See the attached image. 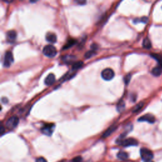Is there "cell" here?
I'll return each mask as SVG.
<instances>
[{
  "label": "cell",
  "instance_id": "6da1fadb",
  "mask_svg": "<svg viewBox=\"0 0 162 162\" xmlns=\"http://www.w3.org/2000/svg\"><path fill=\"white\" fill-rule=\"evenodd\" d=\"M42 53L46 57L49 58H53L57 55V50L54 46L48 44L44 47L43 49H42Z\"/></svg>",
  "mask_w": 162,
  "mask_h": 162
},
{
  "label": "cell",
  "instance_id": "7a4b0ae2",
  "mask_svg": "<svg viewBox=\"0 0 162 162\" xmlns=\"http://www.w3.org/2000/svg\"><path fill=\"white\" fill-rule=\"evenodd\" d=\"M140 156H141V158L145 161H151V160L153 158V152L147 148H143L140 149Z\"/></svg>",
  "mask_w": 162,
  "mask_h": 162
},
{
  "label": "cell",
  "instance_id": "3957f363",
  "mask_svg": "<svg viewBox=\"0 0 162 162\" xmlns=\"http://www.w3.org/2000/svg\"><path fill=\"white\" fill-rule=\"evenodd\" d=\"M14 62V58L13 54L10 51L6 52L4 56L3 59V66L5 67H10L11 64Z\"/></svg>",
  "mask_w": 162,
  "mask_h": 162
},
{
  "label": "cell",
  "instance_id": "277c9868",
  "mask_svg": "<svg viewBox=\"0 0 162 162\" xmlns=\"http://www.w3.org/2000/svg\"><path fill=\"white\" fill-rule=\"evenodd\" d=\"M19 122V119L17 117L13 116L9 118L6 122V127L9 129H14L17 126Z\"/></svg>",
  "mask_w": 162,
  "mask_h": 162
},
{
  "label": "cell",
  "instance_id": "5b68a950",
  "mask_svg": "<svg viewBox=\"0 0 162 162\" xmlns=\"http://www.w3.org/2000/svg\"><path fill=\"white\" fill-rule=\"evenodd\" d=\"M101 77L105 80H112L115 76V73L112 69L108 68V69H104L101 72Z\"/></svg>",
  "mask_w": 162,
  "mask_h": 162
},
{
  "label": "cell",
  "instance_id": "8992f818",
  "mask_svg": "<svg viewBox=\"0 0 162 162\" xmlns=\"http://www.w3.org/2000/svg\"><path fill=\"white\" fill-rule=\"evenodd\" d=\"M119 143H120L122 146L124 147L134 146H138V141L134 138H128L125 139H123L120 140V141L119 142Z\"/></svg>",
  "mask_w": 162,
  "mask_h": 162
},
{
  "label": "cell",
  "instance_id": "52a82bcc",
  "mask_svg": "<svg viewBox=\"0 0 162 162\" xmlns=\"http://www.w3.org/2000/svg\"><path fill=\"white\" fill-rule=\"evenodd\" d=\"M54 129V125L53 123H47L41 128V132L44 134L50 136L53 134Z\"/></svg>",
  "mask_w": 162,
  "mask_h": 162
},
{
  "label": "cell",
  "instance_id": "ba28073f",
  "mask_svg": "<svg viewBox=\"0 0 162 162\" xmlns=\"http://www.w3.org/2000/svg\"><path fill=\"white\" fill-rule=\"evenodd\" d=\"M139 122H147L150 123H153L155 122V117L152 114L148 113L140 117L138 119Z\"/></svg>",
  "mask_w": 162,
  "mask_h": 162
},
{
  "label": "cell",
  "instance_id": "9c48e42d",
  "mask_svg": "<svg viewBox=\"0 0 162 162\" xmlns=\"http://www.w3.org/2000/svg\"><path fill=\"white\" fill-rule=\"evenodd\" d=\"M55 80H56L55 75L53 74H49L46 77L44 80V83L46 86H52V85L54 83Z\"/></svg>",
  "mask_w": 162,
  "mask_h": 162
},
{
  "label": "cell",
  "instance_id": "30bf717a",
  "mask_svg": "<svg viewBox=\"0 0 162 162\" xmlns=\"http://www.w3.org/2000/svg\"><path fill=\"white\" fill-rule=\"evenodd\" d=\"M16 32L15 31H9L6 33V39L7 41L10 42H13L16 40Z\"/></svg>",
  "mask_w": 162,
  "mask_h": 162
},
{
  "label": "cell",
  "instance_id": "8fae6325",
  "mask_svg": "<svg viewBox=\"0 0 162 162\" xmlns=\"http://www.w3.org/2000/svg\"><path fill=\"white\" fill-rule=\"evenodd\" d=\"M46 39L51 43H55L57 41V37L55 34L53 32H48L46 36Z\"/></svg>",
  "mask_w": 162,
  "mask_h": 162
},
{
  "label": "cell",
  "instance_id": "7c38bea8",
  "mask_svg": "<svg viewBox=\"0 0 162 162\" xmlns=\"http://www.w3.org/2000/svg\"><path fill=\"white\" fill-rule=\"evenodd\" d=\"M117 127L116 125H112V126H110L108 128V129L105 132L104 134H103V138H105L108 137V136L112 134L113 133V132L115 130V129H117Z\"/></svg>",
  "mask_w": 162,
  "mask_h": 162
},
{
  "label": "cell",
  "instance_id": "4fadbf2b",
  "mask_svg": "<svg viewBox=\"0 0 162 162\" xmlns=\"http://www.w3.org/2000/svg\"><path fill=\"white\" fill-rule=\"evenodd\" d=\"M151 74L155 77L160 76L162 74L161 67H160V66H158V67L153 68L152 71H151Z\"/></svg>",
  "mask_w": 162,
  "mask_h": 162
},
{
  "label": "cell",
  "instance_id": "5bb4252c",
  "mask_svg": "<svg viewBox=\"0 0 162 162\" xmlns=\"http://www.w3.org/2000/svg\"><path fill=\"white\" fill-rule=\"evenodd\" d=\"M117 157L118 158L121 160H125L129 158V155H128L127 153L125 151H120L118 153Z\"/></svg>",
  "mask_w": 162,
  "mask_h": 162
},
{
  "label": "cell",
  "instance_id": "9a60e30c",
  "mask_svg": "<svg viewBox=\"0 0 162 162\" xmlns=\"http://www.w3.org/2000/svg\"><path fill=\"white\" fill-rule=\"evenodd\" d=\"M151 57L155 59L156 61H158L162 68V54H156V53H152L151 54Z\"/></svg>",
  "mask_w": 162,
  "mask_h": 162
},
{
  "label": "cell",
  "instance_id": "2e32d148",
  "mask_svg": "<svg viewBox=\"0 0 162 162\" xmlns=\"http://www.w3.org/2000/svg\"><path fill=\"white\" fill-rule=\"evenodd\" d=\"M84 65V63L82 61H77L74 63L72 65V70H77L79 69H80Z\"/></svg>",
  "mask_w": 162,
  "mask_h": 162
},
{
  "label": "cell",
  "instance_id": "e0dca14e",
  "mask_svg": "<svg viewBox=\"0 0 162 162\" xmlns=\"http://www.w3.org/2000/svg\"><path fill=\"white\" fill-rule=\"evenodd\" d=\"M143 48L146 49H150L151 48V42L148 38H145L143 42Z\"/></svg>",
  "mask_w": 162,
  "mask_h": 162
},
{
  "label": "cell",
  "instance_id": "ac0fdd59",
  "mask_svg": "<svg viewBox=\"0 0 162 162\" xmlns=\"http://www.w3.org/2000/svg\"><path fill=\"white\" fill-rule=\"evenodd\" d=\"M75 43H76V40L74 39H70L69 40H68L67 43L65 44V46H64L63 49L69 48L70 47L73 46Z\"/></svg>",
  "mask_w": 162,
  "mask_h": 162
},
{
  "label": "cell",
  "instance_id": "d6986e66",
  "mask_svg": "<svg viewBox=\"0 0 162 162\" xmlns=\"http://www.w3.org/2000/svg\"><path fill=\"white\" fill-rule=\"evenodd\" d=\"M144 105V102H140V103H138L137 105H136L135 107L133 108V113H137L138 112H139V111L141 110L143 108V106Z\"/></svg>",
  "mask_w": 162,
  "mask_h": 162
},
{
  "label": "cell",
  "instance_id": "ffe728a7",
  "mask_svg": "<svg viewBox=\"0 0 162 162\" xmlns=\"http://www.w3.org/2000/svg\"><path fill=\"white\" fill-rule=\"evenodd\" d=\"M75 57L73 56H69V55H65V57H63V61L67 63H70L72 61H74Z\"/></svg>",
  "mask_w": 162,
  "mask_h": 162
},
{
  "label": "cell",
  "instance_id": "44dd1931",
  "mask_svg": "<svg viewBox=\"0 0 162 162\" xmlns=\"http://www.w3.org/2000/svg\"><path fill=\"white\" fill-rule=\"evenodd\" d=\"M148 17H146V16H143V17L140 18V19H134V23L137 24V23H139V22H142V23L146 24L148 22Z\"/></svg>",
  "mask_w": 162,
  "mask_h": 162
},
{
  "label": "cell",
  "instance_id": "7402d4cb",
  "mask_svg": "<svg viewBox=\"0 0 162 162\" xmlns=\"http://www.w3.org/2000/svg\"><path fill=\"white\" fill-rule=\"evenodd\" d=\"M125 108V103L123 101H120L117 105V110L119 112H121Z\"/></svg>",
  "mask_w": 162,
  "mask_h": 162
},
{
  "label": "cell",
  "instance_id": "603a6c76",
  "mask_svg": "<svg viewBox=\"0 0 162 162\" xmlns=\"http://www.w3.org/2000/svg\"><path fill=\"white\" fill-rule=\"evenodd\" d=\"M96 52H95V51H93V50H90V51H88L86 53V54H85L84 55V57L86 58H91L92 57H93L94 55L96 54Z\"/></svg>",
  "mask_w": 162,
  "mask_h": 162
},
{
  "label": "cell",
  "instance_id": "cb8c5ba5",
  "mask_svg": "<svg viewBox=\"0 0 162 162\" xmlns=\"http://www.w3.org/2000/svg\"><path fill=\"white\" fill-rule=\"evenodd\" d=\"M130 79H131V75L130 74H128L127 75L125 76L124 77V82L125 83L126 85H127L129 83L130 80Z\"/></svg>",
  "mask_w": 162,
  "mask_h": 162
},
{
  "label": "cell",
  "instance_id": "d4e9b609",
  "mask_svg": "<svg viewBox=\"0 0 162 162\" xmlns=\"http://www.w3.org/2000/svg\"><path fill=\"white\" fill-rule=\"evenodd\" d=\"M82 158L81 156H76L72 159L71 162H82Z\"/></svg>",
  "mask_w": 162,
  "mask_h": 162
},
{
  "label": "cell",
  "instance_id": "484cf974",
  "mask_svg": "<svg viewBox=\"0 0 162 162\" xmlns=\"http://www.w3.org/2000/svg\"><path fill=\"white\" fill-rule=\"evenodd\" d=\"M36 162H47V161L45 158H44L43 157H40V158H38L36 160Z\"/></svg>",
  "mask_w": 162,
  "mask_h": 162
},
{
  "label": "cell",
  "instance_id": "4316f807",
  "mask_svg": "<svg viewBox=\"0 0 162 162\" xmlns=\"http://www.w3.org/2000/svg\"><path fill=\"white\" fill-rule=\"evenodd\" d=\"M3 133H4V127L2 125L1 127V135L3 134Z\"/></svg>",
  "mask_w": 162,
  "mask_h": 162
},
{
  "label": "cell",
  "instance_id": "83f0119b",
  "mask_svg": "<svg viewBox=\"0 0 162 162\" xmlns=\"http://www.w3.org/2000/svg\"><path fill=\"white\" fill-rule=\"evenodd\" d=\"M145 162H153V161H145Z\"/></svg>",
  "mask_w": 162,
  "mask_h": 162
},
{
  "label": "cell",
  "instance_id": "f1b7e54d",
  "mask_svg": "<svg viewBox=\"0 0 162 162\" xmlns=\"http://www.w3.org/2000/svg\"><path fill=\"white\" fill-rule=\"evenodd\" d=\"M62 162H68V161H62Z\"/></svg>",
  "mask_w": 162,
  "mask_h": 162
}]
</instances>
